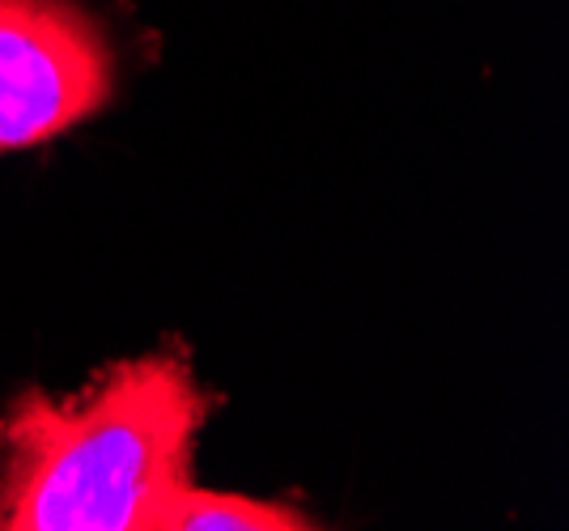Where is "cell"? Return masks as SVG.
<instances>
[{
    "label": "cell",
    "mask_w": 569,
    "mask_h": 531,
    "mask_svg": "<svg viewBox=\"0 0 569 531\" xmlns=\"http://www.w3.org/2000/svg\"><path fill=\"white\" fill-rule=\"evenodd\" d=\"M116 86L107 30L77 0H0V149L94 116Z\"/></svg>",
    "instance_id": "7a4b0ae2"
},
{
    "label": "cell",
    "mask_w": 569,
    "mask_h": 531,
    "mask_svg": "<svg viewBox=\"0 0 569 531\" xmlns=\"http://www.w3.org/2000/svg\"><path fill=\"white\" fill-rule=\"evenodd\" d=\"M204 417L209 395L179 353L116 365L64 404L30 391L0 421V528H162Z\"/></svg>",
    "instance_id": "6da1fadb"
},
{
    "label": "cell",
    "mask_w": 569,
    "mask_h": 531,
    "mask_svg": "<svg viewBox=\"0 0 569 531\" xmlns=\"http://www.w3.org/2000/svg\"><path fill=\"white\" fill-rule=\"evenodd\" d=\"M170 531H298L310 528L298 510H284L277 502H256V498H234V493H209L188 484L179 502L170 507Z\"/></svg>",
    "instance_id": "3957f363"
}]
</instances>
